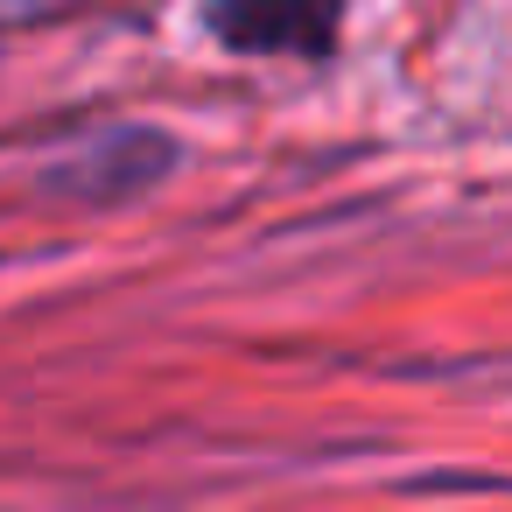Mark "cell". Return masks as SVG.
<instances>
[{"mask_svg": "<svg viewBox=\"0 0 512 512\" xmlns=\"http://www.w3.org/2000/svg\"><path fill=\"white\" fill-rule=\"evenodd\" d=\"M351 0H218L211 29L246 57H330Z\"/></svg>", "mask_w": 512, "mask_h": 512, "instance_id": "cell-1", "label": "cell"}]
</instances>
